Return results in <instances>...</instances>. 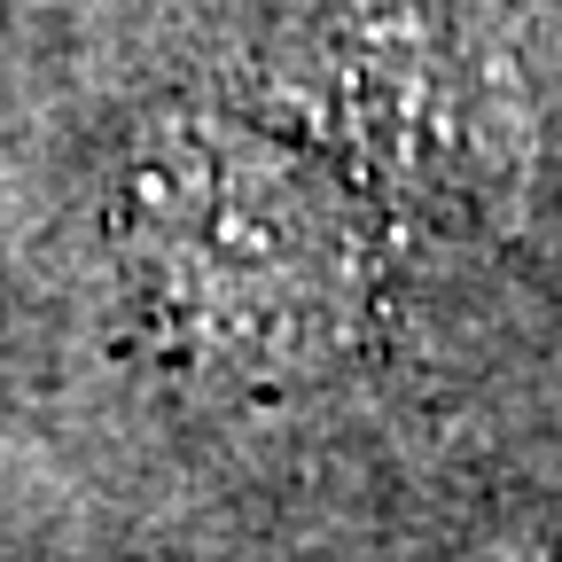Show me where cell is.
<instances>
[{
	"label": "cell",
	"instance_id": "6da1fadb",
	"mask_svg": "<svg viewBox=\"0 0 562 562\" xmlns=\"http://www.w3.org/2000/svg\"><path fill=\"white\" fill-rule=\"evenodd\" d=\"M110 258L149 344L203 375H305L368 305L351 203L243 125L140 133L110 195Z\"/></svg>",
	"mask_w": 562,
	"mask_h": 562
},
{
	"label": "cell",
	"instance_id": "7a4b0ae2",
	"mask_svg": "<svg viewBox=\"0 0 562 562\" xmlns=\"http://www.w3.org/2000/svg\"><path fill=\"white\" fill-rule=\"evenodd\" d=\"M266 87L305 133L453 195L492 172L508 125L469 0H273Z\"/></svg>",
	"mask_w": 562,
	"mask_h": 562
}]
</instances>
